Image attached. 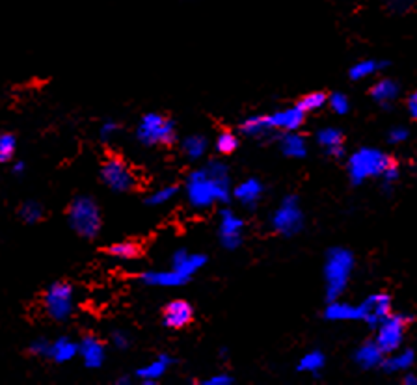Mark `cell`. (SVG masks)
<instances>
[{"label":"cell","mask_w":417,"mask_h":385,"mask_svg":"<svg viewBox=\"0 0 417 385\" xmlns=\"http://www.w3.org/2000/svg\"><path fill=\"white\" fill-rule=\"evenodd\" d=\"M384 357H386V354H384V350L378 346L376 341H367L354 352V361H356L357 367L365 368V370L382 367Z\"/></svg>","instance_id":"18"},{"label":"cell","mask_w":417,"mask_h":385,"mask_svg":"<svg viewBox=\"0 0 417 385\" xmlns=\"http://www.w3.org/2000/svg\"><path fill=\"white\" fill-rule=\"evenodd\" d=\"M67 220L73 231L84 238H96L101 231V211L89 196H78L69 203Z\"/></svg>","instance_id":"4"},{"label":"cell","mask_w":417,"mask_h":385,"mask_svg":"<svg viewBox=\"0 0 417 385\" xmlns=\"http://www.w3.org/2000/svg\"><path fill=\"white\" fill-rule=\"evenodd\" d=\"M408 316L406 314H387L386 319L382 320L376 326V343L384 350V354H391L395 350L400 348L402 339H405V330L408 324Z\"/></svg>","instance_id":"9"},{"label":"cell","mask_w":417,"mask_h":385,"mask_svg":"<svg viewBox=\"0 0 417 385\" xmlns=\"http://www.w3.org/2000/svg\"><path fill=\"white\" fill-rule=\"evenodd\" d=\"M140 283H143L145 287H183L190 281V278H186L183 274H179L177 270H148L138 276Z\"/></svg>","instance_id":"15"},{"label":"cell","mask_w":417,"mask_h":385,"mask_svg":"<svg viewBox=\"0 0 417 385\" xmlns=\"http://www.w3.org/2000/svg\"><path fill=\"white\" fill-rule=\"evenodd\" d=\"M384 66H386L384 62H376V60H362V62H357V64H354V66L351 67L348 77H351L352 80H364V78L375 75V73Z\"/></svg>","instance_id":"30"},{"label":"cell","mask_w":417,"mask_h":385,"mask_svg":"<svg viewBox=\"0 0 417 385\" xmlns=\"http://www.w3.org/2000/svg\"><path fill=\"white\" fill-rule=\"evenodd\" d=\"M231 197V183L211 177L205 168L194 170L186 177V199L192 208L205 211L216 203H227Z\"/></svg>","instance_id":"1"},{"label":"cell","mask_w":417,"mask_h":385,"mask_svg":"<svg viewBox=\"0 0 417 385\" xmlns=\"http://www.w3.org/2000/svg\"><path fill=\"white\" fill-rule=\"evenodd\" d=\"M107 253L114 259H119V261H131V259H136L140 255V246L136 242H131V240H123V242H116L112 246H108Z\"/></svg>","instance_id":"28"},{"label":"cell","mask_w":417,"mask_h":385,"mask_svg":"<svg viewBox=\"0 0 417 385\" xmlns=\"http://www.w3.org/2000/svg\"><path fill=\"white\" fill-rule=\"evenodd\" d=\"M408 112L417 121V89L408 97Z\"/></svg>","instance_id":"44"},{"label":"cell","mask_w":417,"mask_h":385,"mask_svg":"<svg viewBox=\"0 0 417 385\" xmlns=\"http://www.w3.org/2000/svg\"><path fill=\"white\" fill-rule=\"evenodd\" d=\"M118 123L112 121V119H107V121L99 127V140H101V142H110V140L118 134Z\"/></svg>","instance_id":"38"},{"label":"cell","mask_w":417,"mask_h":385,"mask_svg":"<svg viewBox=\"0 0 417 385\" xmlns=\"http://www.w3.org/2000/svg\"><path fill=\"white\" fill-rule=\"evenodd\" d=\"M354 253L346 248H332L324 261V281H326V300H339L354 272Z\"/></svg>","instance_id":"2"},{"label":"cell","mask_w":417,"mask_h":385,"mask_svg":"<svg viewBox=\"0 0 417 385\" xmlns=\"http://www.w3.org/2000/svg\"><path fill=\"white\" fill-rule=\"evenodd\" d=\"M280 149L281 153L289 156V159H304L308 154V143H305V138L296 134V132H285L283 136L280 138Z\"/></svg>","instance_id":"26"},{"label":"cell","mask_w":417,"mask_h":385,"mask_svg":"<svg viewBox=\"0 0 417 385\" xmlns=\"http://www.w3.org/2000/svg\"><path fill=\"white\" fill-rule=\"evenodd\" d=\"M408 138H410V131L406 127H393L391 131L387 132V142L393 143V145L406 142Z\"/></svg>","instance_id":"39"},{"label":"cell","mask_w":417,"mask_h":385,"mask_svg":"<svg viewBox=\"0 0 417 385\" xmlns=\"http://www.w3.org/2000/svg\"><path fill=\"white\" fill-rule=\"evenodd\" d=\"M270 226L276 233H280L283 237H294V235L302 231L304 213H302V207H300V202H298L296 196L283 197V202L272 213Z\"/></svg>","instance_id":"7"},{"label":"cell","mask_w":417,"mask_h":385,"mask_svg":"<svg viewBox=\"0 0 417 385\" xmlns=\"http://www.w3.org/2000/svg\"><path fill=\"white\" fill-rule=\"evenodd\" d=\"M400 93V86L399 82H395L391 78H384V80H378V82L373 86L371 89V95L378 105L382 107H391V102L399 99Z\"/></svg>","instance_id":"22"},{"label":"cell","mask_w":417,"mask_h":385,"mask_svg":"<svg viewBox=\"0 0 417 385\" xmlns=\"http://www.w3.org/2000/svg\"><path fill=\"white\" fill-rule=\"evenodd\" d=\"M263 194H265V186L257 179H246L233 190L235 199L246 208H256L263 199Z\"/></svg>","instance_id":"17"},{"label":"cell","mask_w":417,"mask_h":385,"mask_svg":"<svg viewBox=\"0 0 417 385\" xmlns=\"http://www.w3.org/2000/svg\"><path fill=\"white\" fill-rule=\"evenodd\" d=\"M218 237L222 246L226 249H237L245 238V220L237 214L224 208L220 211V222H218Z\"/></svg>","instance_id":"10"},{"label":"cell","mask_w":417,"mask_h":385,"mask_svg":"<svg viewBox=\"0 0 417 385\" xmlns=\"http://www.w3.org/2000/svg\"><path fill=\"white\" fill-rule=\"evenodd\" d=\"M326 102L328 95L324 93V91H313V93L304 95V97L298 101V107L302 108L304 112H315V110H321Z\"/></svg>","instance_id":"32"},{"label":"cell","mask_w":417,"mask_h":385,"mask_svg":"<svg viewBox=\"0 0 417 385\" xmlns=\"http://www.w3.org/2000/svg\"><path fill=\"white\" fill-rule=\"evenodd\" d=\"M101 179L114 192H129L136 186V175L125 160L110 154L101 164Z\"/></svg>","instance_id":"8"},{"label":"cell","mask_w":417,"mask_h":385,"mask_svg":"<svg viewBox=\"0 0 417 385\" xmlns=\"http://www.w3.org/2000/svg\"><path fill=\"white\" fill-rule=\"evenodd\" d=\"M402 384L406 385H417V378L414 374H406L405 378H402Z\"/></svg>","instance_id":"45"},{"label":"cell","mask_w":417,"mask_h":385,"mask_svg":"<svg viewBox=\"0 0 417 385\" xmlns=\"http://www.w3.org/2000/svg\"><path fill=\"white\" fill-rule=\"evenodd\" d=\"M411 2H414V0H387V6L391 8V10H395V12H405Z\"/></svg>","instance_id":"43"},{"label":"cell","mask_w":417,"mask_h":385,"mask_svg":"<svg viewBox=\"0 0 417 385\" xmlns=\"http://www.w3.org/2000/svg\"><path fill=\"white\" fill-rule=\"evenodd\" d=\"M30 354L32 356H37V357H47L48 359V354H51V341H47V339H36V341H32L30 343Z\"/></svg>","instance_id":"37"},{"label":"cell","mask_w":417,"mask_h":385,"mask_svg":"<svg viewBox=\"0 0 417 385\" xmlns=\"http://www.w3.org/2000/svg\"><path fill=\"white\" fill-rule=\"evenodd\" d=\"M78 356L82 357V363L86 368H99L105 363V344L94 335H84L78 341Z\"/></svg>","instance_id":"14"},{"label":"cell","mask_w":417,"mask_h":385,"mask_svg":"<svg viewBox=\"0 0 417 385\" xmlns=\"http://www.w3.org/2000/svg\"><path fill=\"white\" fill-rule=\"evenodd\" d=\"M23 172H24L23 162H15V166H13V173H23Z\"/></svg>","instance_id":"46"},{"label":"cell","mask_w":417,"mask_h":385,"mask_svg":"<svg viewBox=\"0 0 417 385\" xmlns=\"http://www.w3.org/2000/svg\"><path fill=\"white\" fill-rule=\"evenodd\" d=\"M205 265H207V255L190 253L186 249H177L172 253V268L186 278L192 279V276L199 272Z\"/></svg>","instance_id":"16"},{"label":"cell","mask_w":417,"mask_h":385,"mask_svg":"<svg viewBox=\"0 0 417 385\" xmlns=\"http://www.w3.org/2000/svg\"><path fill=\"white\" fill-rule=\"evenodd\" d=\"M173 363L172 356H168V354H161V356H157V359L145 365V367L138 368L136 376L142 379L145 385H153L157 384V379H161L166 370L170 368V365Z\"/></svg>","instance_id":"20"},{"label":"cell","mask_w":417,"mask_h":385,"mask_svg":"<svg viewBox=\"0 0 417 385\" xmlns=\"http://www.w3.org/2000/svg\"><path fill=\"white\" fill-rule=\"evenodd\" d=\"M393 160L387 153L375 147H362L351 154L346 172L354 184H362L371 177H382Z\"/></svg>","instance_id":"3"},{"label":"cell","mask_w":417,"mask_h":385,"mask_svg":"<svg viewBox=\"0 0 417 385\" xmlns=\"http://www.w3.org/2000/svg\"><path fill=\"white\" fill-rule=\"evenodd\" d=\"M328 102H330V108H332L335 114H339V116H343V114H346L348 110H351V101H348V97H346L345 93H341V91H335V93L330 95Z\"/></svg>","instance_id":"36"},{"label":"cell","mask_w":417,"mask_h":385,"mask_svg":"<svg viewBox=\"0 0 417 385\" xmlns=\"http://www.w3.org/2000/svg\"><path fill=\"white\" fill-rule=\"evenodd\" d=\"M203 385H231L233 378L227 376V374H216V376H211V378L203 379Z\"/></svg>","instance_id":"41"},{"label":"cell","mask_w":417,"mask_h":385,"mask_svg":"<svg viewBox=\"0 0 417 385\" xmlns=\"http://www.w3.org/2000/svg\"><path fill=\"white\" fill-rule=\"evenodd\" d=\"M138 142L145 147H157V145H172L177 138L175 123L166 118L164 114L148 112L142 116L136 129Z\"/></svg>","instance_id":"5"},{"label":"cell","mask_w":417,"mask_h":385,"mask_svg":"<svg viewBox=\"0 0 417 385\" xmlns=\"http://www.w3.org/2000/svg\"><path fill=\"white\" fill-rule=\"evenodd\" d=\"M416 361V354H414V350H395L391 352L389 356L384 357V361H382V368L386 370V373H402V370H408V368L414 365Z\"/></svg>","instance_id":"23"},{"label":"cell","mask_w":417,"mask_h":385,"mask_svg":"<svg viewBox=\"0 0 417 385\" xmlns=\"http://www.w3.org/2000/svg\"><path fill=\"white\" fill-rule=\"evenodd\" d=\"M43 309L54 322H66L75 311V291L66 281H56L43 294Z\"/></svg>","instance_id":"6"},{"label":"cell","mask_w":417,"mask_h":385,"mask_svg":"<svg viewBox=\"0 0 417 385\" xmlns=\"http://www.w3.org/2000/svg\"><path fill=\"white\" fill-rule=\"evenodd\" d=\"M78 356V343H75L73 339L69 337H60L56 341L51 343V354H48V359L54 363H67L75 359Z\"/></svg>","instance_id":"21"},{"label":"cell","mask_w":417,"mask_h":385,"mask_svg":"<svg viewBox=\"0 0 417 385\" xmlns=\"http://www.w3.org/2000/svg\"><path fill=\"white\" fill-rule=\"evenodd\" d=\"M208 149L207 138L203 134H190V136L183 138L181 142V151L188 160H199L205 156Z\"/></svg>","instance_id":"27"},{"label":"cell","mask_w":417,"mask_h":385,"mask_svg":"<svg viewBox=\"0 0 417 385\" xmlns=\"http://www.w3.org/2000/svg\"><path fill=\"white\" fill-rule=\"evenodd\" d=\"M360 309H362V320L365 324L369 328H376L387 314L391 313V298L382 292L371 294L360 303Z\"/></svg>","instance_id":"11"},{"label":"cell","mask_w":417,"mask_h":385,"mask_svg":"<svg viewBox=\"0 0 417 385\" xmlns=\"http://www.w3.org/2000/svg\"><path fill=\"white\" fill-rule=\"evenodd\" d=\"M324 316L328 320H335V322H343V320H362V309L360 305H351L346 302H334L328 303Z\"/></svg>","instance_id":"24"},{"label":"cell","mask_w":417,"mask_h":385,"mask_svg":"<svg viewBox=\"0 0 417 385\" xmlns=\"http://www.w3.org/2000/svg\"><path fill=\"white\" fill-rule=\"evenodd\" d=\"M240 132L250 138H267L276 131L268 121V116H250L240 123Z\"/></svg>","instance_id":"25"},{"label":"cell","mask_w":417,"mask_h":385,"mask_svg":"<svg viewBox=\"0 0 417 385\" xmlns=\"http://www.w3.org/2000/svg\"><path fill=\"white\" fill-rule=\"evenodd\" d=\"M110 339H112V344L118 350H125L131 346V337H129V333L121 332V330H116V332L110 335Z\"/></svg>","instance_id":"40"},{"label":"cell","mask_w":417,"mask_h":385,"mask_svg":"<svg viewBox=\"0 0 417 385\" xmlns=\"http://www.w3.org/2000/svg\"><path fill=\"white\" fill-rule=\"evenodd\" d=\"M305 114L308 112H304L298 105H294V107L285 108V110H278V112L270 114V116H268V121H270L274 131L292 132L298 131V129L304 125Z\"/></svg>","instance_id":"13"},{"label":"cell","mask_w":417,"mask_h":385,"mask_svg":"<svg viewBox=\"0 0 417 385\" xmlns=\"http://www.w3.org/2000/svg\"><path fill=\"white\" fill-rule=\"evenodd\" d=\"M382 177H384V181H386L387 184L397 183V181H399V177H400L399 168L395 166V164H391V166L387 168L386 172H384V175H382Z\"/></svg>","instance_id":"42"},{"label":"cell","mask_w":417,"mask_h":385,"mask_svg":"<svg viewBox=\"0 0 417 385\" xmlns=\"http://www.w3.org/2000/svg\"><path fill=\"white\" fill-rule=\"evenodd\" d=\"M179 188L177 186H162V188L151 192L148 197H145V203L151 205V207H159V205H164V203L172 202L173 197L177 196Z\"/></svg>","instance_id":"33"},{"label":"cell","mask_w":417,"mask_h":385,"mask_svg":"<svg viewBox=\"0 0 417 385\" xmlns=\"http://www.w3.org/2000/svg\"><path fill=\"white\" fill-rule=\"evenodd\" d=\"M215 147H216V151H218V153H222V154L235 153V151H237V147H238L237 134H233L231 131L220 132V134L216 136Z\"/></svg>","instance_id":"34"},{"label":"cell","mask_w":417,"mask_h":385,"mask_svg":"<svg viewBox=\"0 0 417 385\" xmlns=\"http://www.w3.org/2000/svg\"><path fill=\"white\" fill-rule=\"evenodd\" d=\"M15 147H17V140L13 134H10V132L0 134V164H6L12 160Z\"/></svg>","instance_id":"35"},{"label":"cell","mask_w":417,"mask_h":385,"mask_svg":"<svg viewBox=\"0 0 417 385\" xmlns=\"http://www.w3.org/2000/svg\"><path fill=\"white\" fill-rule=\"evenodd\" d=\"M43 214H45V211H43L42 203L37 202H24L21 207H19V216H21V220H23L24 224H37V222H42Z\"/></svg>","instance_id":"31"},{"label":"cell","mask_w":417,"mask_h":385,"mask_svg":"<svg viewBox=\"0 0 417 385\" xmlns=\"http://www.w3.org/2000/svg\"><path fill=\"white\" fill-rule=\"evenodd\" d=\"M326 365V357L322 352L319 350H313V352H308L300 363H298V370L300 373H310V374H319Z\"/></svg>","instance_id":"29"},{"label":"cell","mask_w":417,"mask_h":385,"mask_svg":"<svg viewBox=\"0 0 417 385\" xmlns=\"http://www.w3.org/2000/svg\"><path fill=\"white\" fill-rule=\"evenodd\" d=\"M317 143L332 156H343L345 153V138L343 132L334 127H324L317 132Z\"/></svg>","instance_id":"19"},{"label":"cell","mask_w":417,"mask_h":385,"mask_svg":"<svg viewBox=\"0 0 417 385\" xmlns=\"http://www.w3.org/2000/svg\"><path fill=\"white\" fill-rule=\"evenodd\" d=\"M194 319V309L186 300H173L162 311V324L170 330H183Z\"/></svg>","instance_id":"12"},{"label":"cell","mask_w":417,"mask_h":385,"mask_svg":"<svg viewBox=\"0 0 417 385\" xmlns=\"http://www.w3.org/2000/svg\"><path fill=\"white\" fill-rule=\"evenodd\" d=\"M118 384H129V378H121V379H118Z\"/></svg>","instance_id":"47"}]
</instances>
